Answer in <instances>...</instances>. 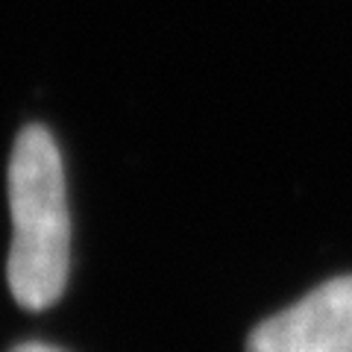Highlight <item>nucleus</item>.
<instances>
[{"mask_svg":"<svg viewBox=\"0 0 352 352\" xmlns=\"http://www.w3.org/2000/svg\"><path fill=\"white\" fill-rule=\"evenodd\" d=\"M9 212L12 247L6 279L15 302L41 311L65 294L71 273V214L65 191L62 156L53 135L32 124L9 156Z\"/></svg>","mask_w":352,"mask_h":352,"instance_id":"nucleus-1","label":"nucleus"},{"mask_svg":"<svg viewBox=\"0 0 352 352\" xmlns=\"http://www.w3.org/2000/svg\"><path fill=\"white\" fill-rule=\"evenodd\" d=\"M247 352H352V276L329 279L258 323Z\"/></svg>","mask_w":352,"mask_h":352,"instance_id":"nucleus-2","label":"nucleus"},{"mask_svg":"<svg viewBox=\"0 0 352 352\" xmlns=\"http://www.w3.org/2000/svg\"><path fill=\"white\" fill-rule=\"evenodd\" d=\"M12 352H62V349H56V346H47V344H38V340H30V344H21V346H15Z\"/></svg>","mask_w":352,"mask_h":352,"instance_id":"nucleus-3","label":"nucleus"}]
</instances>
